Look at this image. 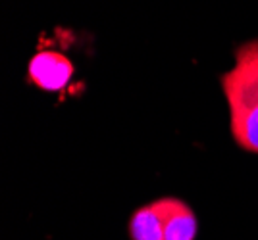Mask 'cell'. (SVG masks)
<instances>
[{
  "instance_id": "obj_4",
  "label": "cell",
  "mask_w": 258,
  "mask_h": 240,
  "mask_svg": "<svg viewBox=\"0 0 258 240\" xmlns=\"http://www.w3.org/2000/svg\"><path fill=\"white\" fill-rule=\"evenodd\" d=\"M131 240H164V200L158 198L133 211L129 219Z\"/></svg>"
},
{
  "instance_id": "obj_3",
  "label": "cell",
  "mask_w": 258,
  "mask_h": 240,
  "mask_svg": "<svg viewBox=\"0 0 258 240\" xmlns=\"http://www.w3.org/2000/svg\"><path fill=\"white\" fill-rule=\"evenodd\" d=\"M164 240H195L199 221L189 204L175 196H164Z\"/></svg>"
},
{
  "instance_id": "obj_1",
  "label": "cell",
  "mask_w": 258,
  "mask_h": 240,
  "mask_svg": "<svg viewBox=\"0 0 258 240\" xmlns=\"http://www.w3.org/2000/svg\"><path fill=\"white\" fill-rule=\"evenodd\" d=\"M229 129L239 148L258 154V39L237 46L235 66L220 77Z\"/></svg>"
},
{
  "instance_id": "obj_2",
  "label": "cell",
  "mask_w": 258,
  "mask_h": 240,
  "mask_svg": "<svg viewBox=\"0 0 258 240\" xmlns=\"http://www.w3.org/2000/svg\"><path fill=\"white\" fill-rule=\"evenodd\" d=\"M76 73L74 62L58 50H39L27 66V79L41 90L60 92L70 87Z\"/></svg>"
}]
</instances>
